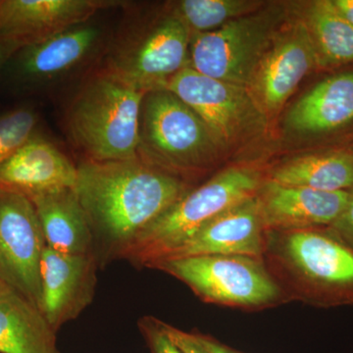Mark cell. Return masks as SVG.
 <instances>
[{"label": "cell", "mask_w": 353, "mask_h": 353, "mask_svg": "<svg viewBox=\"0 0 353 353\" xmlns=\"http://www.w3.org/2000/svg\"><path fill=\"white\" fill-rule=\"evenodd\" d=\"M77 169L74 190L92 230L99 269L123 259L137 236L192 189L139 157L85 160Z\"/></svg>", "instance_id": "1"}, {"label": "cell", "mask_w": 353, "mask_h": 353, "mask_svg": "<svg viewBox=\"0 0 353 353\" xmlns=\"http://www.w3.org/2000/svg\"><path fill=\"white\" fill-rule=\"evenodd\" d=\"M262 259L288 301L353 305V248L331 228L268 231Z\"/></svg>", "instance_id": "2"}, {"label": "cell", "mask_w": 353, "mask_h": 353, "mask_svg": "<svg viewBox=\"0 0 353 353\" xmlns=\"http://www.w3.org/2000/svg\"><path fill=\"white\" fill-rule=\"evenodd\" d=\"M145 92L99 69L70 102L66 124L85 160L138 157L139 115Z\"/></svg>", "instance_id": "3"}, {"label": "cell", "mask_w": 353, "mask_h": 353, "mask_svg": "<svg viewBox=\"0 0 353 353\" xmlns=\"http://www.w3.org/2000/svg\"><path fill=\"white\" fill-rule=\"evenodd\" d=\"M263 179L254 168L233 166L190 190L137 236L123 259L150 268L185 245L211 220L257 196Z\"/></svg>", "instance_id": "4"}, {"label": "cell", "mask_w": 353, "mask_h": 353, "mask_svg": "<svg viewBox=\"0 0 353 353\" xmlns=\"http://www.w3.org/2000/svg\"><path fill=\"white\" fill-rule=\"evenodd\" d=\"M219 148L199 115L168 90L148 92L139 115L138 157L188 182L208 169Z\"/></svg>", "instance_id": "5"}, {"label": "cell", "mask_w": 353, "mask_h": 353, "mask_svg": "<svg viewBox=\"0 0 353 353\" xmlns=\"http://www.w3.org/2000/svg\"><path fill=\"white\" fill-rule=\"evenodd\" d=\"M150 269L187 285L203 303L260 311L288 303L263 259L243 255H201L165 259Z\"/></svg>", "instance_id": "6"}, {"label": "cell", "mask_w": 353, "mask_h": 353, "mask_svg": "<svg viewBox=\"0 0 353 353\" xmlns=\"http://www.w3.org/2000/svg\"><path fill=\"white\" fill-rule=\"evenodd\" d=\"M190 34L173 12L129 23L112 43L102 71L143 92L165 90L189 66Z\"/></svg>", "instance_id": "7"}, {"label": "cell", "mask_w": 353, "mask_h": 353, "mask_svg": "<svg viewBox=\"0 0 353 353\" xmlns=\"http://www.w3.org/2000/svg\"><path fill=\"white\" fill-rule=\"evenodd\" d=\"M281 9L254 12L213 32L190 34L189 67L202 75L248 88L257 64L282 28Z\"/></svg>", "instance_id": "8"}, {"label": "cell", "mask_w": 353, "mask_h": 353, "mask_svg": "<svg viewBox=\"0 0 353 353\" xmlns=\"http://www.w3.org/2000/svg\"><path fill=\"white\" fill-rule=\"evenodd\" d=\"M165 90L201 117L219 148H234L266 129L267 118L245 87L202 75L188 66Z\"/></svg>", "instance_id": "9"}, {"label": "cell", "mask_w": 353, "mask_h": 353, "mask_svg": "<svg viewBox=\"0 0 353 353\" xmlns=\"http://www.w3.org/2000/svg\"><path fill=\"white\" fill-rule=\"evenodd\" d=\"M46 248L29 197L0 188V279L41 310V263Z\"/></svg>", "instance_id": "10"}, {"label": "cell", "mask_w": 353, "mask_h": 353, "mask_svg": "<svg viewBox=\"0 0 353 353\" xmlns=\"http://www.w3.org/2000/svg\"><path fill=\"white\" fill-rule=\"evenodd\" d=\"M316 66L312 43L303 21L299 20L279 30L246 88L268 120Z\"/></svg>", "instance_id": "11"}, {"label": "cell", "mask_w": 353, "mask_h": 353, "mask_svg": "<svg viewBox=\"0 0 353 353\" xmlns=\"http://www.w3.org/2000/svg\"><path fill=\"white\" fill-rule=\"evenodd\" d=\"M105 37L103 28L92 19L23 46L7 65L21 83L39 85L50 82L92 59L101 50Z\"/></svg>", "instance_id": "12"}, {"label": "cell", "mask_w": 353, "mask_h": 353, "mask_svg": "<svg viewBox=\"0 0 353 353\" xmlns=\"http://www.w3.org/2000/svg\"><path fill=\"white\" fill-rule=\"evenodd\" d=\"M97 269L94 255L64 254L46 246L41 263V311L55 332L92 303Z\"/></svg>", "instance_id": "13"}, {"label": "cell", "mask_w": 353, "mask_h": 353, "mask_svg": "<svg viewBox=\"0 0 353 353\" xmlns=\"http://www.w3.org/2000/svg\"><path fill=\"white\" fill-rule=\"evenodd\" d=\"M117 2L101 0H0V41L19 48L88 22Z\"/></svg>", "instance_id": "14"}, {"label": "cell", "mask_w": 353, "mask_h": 353, "mask_svg": "<svg viewBox=\"0 0 353 353\" xmlns=\"http://www.w3.org/2000/svg\"><path fill=\"white\" fill-rule=\"evenodd\" d=\"M266 241L267 230L259 197L255 196L221 213L165 259L201 255H243L262 259Z\"/></svg>", "instance_id": "15"}, {"label": "cell", "mask_w": 353, "mask_h": 353, "mask_svg": "<svg viewBox=\"0 0 353 353\" xmlns=\"http://www.w3.org/2000/svg\"><path fill=\"white\" fill-rule=\"evenodd\" d=\"M268 231L330 227L347 206L350 192L280 185L266 178L257 194Z\"/></svg>", "instance_id": "16"}, {"label": "cell", "mask_w": 353, "mask_h": 353, "mask_svg": "<svg viewBox=\"0 0 353 353\" xmlns=\"http://www.w3.org/2000/svg\"><path fill=\"white\" fill-rule=\"evenodd\" d=\"M78 169L57 145L37 136L0 165V188L31 197L74 188Z\"/></svg>", "instance_id": "17"}, {"label": "cell", "mask_w": 353, "mask_h": 353, "mask_svg": "<svg viewBox=\"0 0 353 353\" xmlns=\"http://www.w3.org/2000/svg\"><path fill=\"white\" fill-rule=\"evenodd\" d=\"M353 123V72L328 77L292 104L285 130L301 138L325 136Z\"/></svg>", "instance_id": "18"}, {"label": "cell", "mask_w": 353, "mask_h": 353, "mask_svg": "<svg viewBox=\"0 0 353 353\" xmlns=\"http://www.w3.org/2000/svg\"><path fill=\"white\" fill-rule=\"evenodd\" d=\"M31 199L46 246L70 255H94V239L87 215L74 188L50 190Z\"/></svg>", "instance_id": "19"}, {"label": "cell", "mask_w": 353, "mask_h": 353, "mask_svg": "<svg viewBox=\"0 0 353 353\" xmlns=\"http://www.w3.org/2000/svg\"><path fill=\"white\" fill-rule=\"evenodd\" d=\"M0 353H58L57 332L41 311L15 290H0Z\"/></svg>", "instance_id": "20"}, {"label": "cell", "mask_w": 353, "mask_h": 353, "mask_svg": "<svg viewBox=\"0 0 353 353\" xmlns=\"http://www.w3.org/2000/svg\"><path fill=\"white\" fill-rule=\"evenodd\" d=\"M267 179L323 192H350L353 189V150L299 155L278 165Z\"/></svg>", "instance_id": "21"}, {"label": "cell", "mask_w": 353, "mask_h": 353, "mask_svg": "<svg viewBox=\"0 0 353 353\" xmlns=\"http://www.w3.org/2000/svg\"><path fill=\"white\" fill-rule=\"evenodd\" d=\"M301 20L312 43L318 66L353 62V26L336 12L331 0L311 2Z\"/></svg>", "instance_id": "22"}, {"label": "cell", "mask_w": 353, "mask_h": 353, "mask_svg": "<svg viewBox=\"0 0 353 353\" xmlns=\"http://www.w3.org/2000/svg\"><path fill=\"white\" fill-rule=\"evenodd\" d=\"M261 2L250 0H183L176 2L175 14L190 34H202L219 29L234 19L254 13Z\"/></svg>", "instance_id": "23"}, {"label": "cell", "mask_w": 353, "mask_h": 353, "mask_svg": "<svg viewBox=\"0 0 353 353\" xmlns=\"http://www.w3.org/2000/svg\"><path fill=\"white\" fill-rule=\"evenodd\" d=\"M38 114L18 108L0 115V165L36 134Z\"/></svg>", "instance_id": "24"}, {"label": "cell", "mask_w": 353, "mask_h": 353, "mask_svg": "<svg viewBox=\"0 0 353 353\" xmlns=\"http://www.w3.org/2000/svg\"><path fill=\"white\" fill-rule=\"evenodd\" d=\"M139 329L152 353H183L166 333L161 320L145 316L139 320Z\"/></svg>", "instance_id": "25"}, {"label": "cell", "mask_w": 353, "mask_h": 353, "mask_svg": "<svg viewBox=\"0 0 353 353\" xmlns=\"http://www.w3.org/2000/svg\"><path fill=\"white\" fill-rule=\"evenodd\" d=\"M165 331L183 353H210L202 345L196 334L187 333L163 322Z\"/></svg>", "instance_id": "26"}, {"label": "cell", "mask_w": 353, "mask_h": 353, "mask_svg": "<svg viewBox=\"0 0 353 353\" xmlns=\"http://www.w3.org/2000/svg\"><path fill=\"white\" fill-rule=\"evenodd\" d=\"M330 228L353 248V189L350 190V197L343 213Z\"/></svg>", "instance_id": "27"}, {"label": "cell", "mask_w": 353, "mask_h": 353, "mask_svg": "<svg viewBox=\"0 0 353 353\" xmlns=\"http://www.w3.org/2000/svg\"><path fill=\"white\" fill-rule=\"evenodd\" d=\"M196 334L202 345L210 353H241L238 352V350L227 347L226 345L215 340L212 336H205V334Z\"/></svg>", "instance_id": "28"}, {"label": "cell", "mask_w": 353, "mask_h": 353, "mask_svg": "<svg viewBox=\"0 0 353 353\" xmlns=\"http://www.w3.org/2000/svg\"><path fill=\"white\" fill-rule=\"evenodd\" d=\"M336 12L353 26V0H331Z\"/></svg>", "instance_id": "29"}, {"label": "cell", "mask_w": 353, "mask_h": 353, "mask_svg": "<svg viewBox=\"0 0 353 353\" xmlns=\"http://www.w3.org/2000/svg\"><path fill=\"white\" fill-rule=\"evenodd\" d=\"M19 48V46L16 44L0 41V70L6 66L14 53Z\"/></svg>", "instance_id": "30"}, {"label": "cell", "mask_w": 353, "mask_h": 353, "mask_svg": "<svg viewBox=\"0 0 353 353\" xmlns=\"http://www.w3.org/2000/svg\"><path fill=\"white\" fill-rule=\"evenodd\" d=\"M6 284H4V283L2 282L1 279H0V290H1L2 289H3V288H6Z\"/></svg>", "instance_id": "31"}, {"label": "cell", "mask_w": 353, "mask_h": 353, "mask_svg": "<svg viewBox=\"0 0 353 353\" xmlns=\"http://www.w3.org/2000/svg\"><path fill=\"white\" fill-rule=\"evenodd\" d=\"M58 353H60V352H58Z\"/></svg>", "instance_id": "32"}]
</instances>
